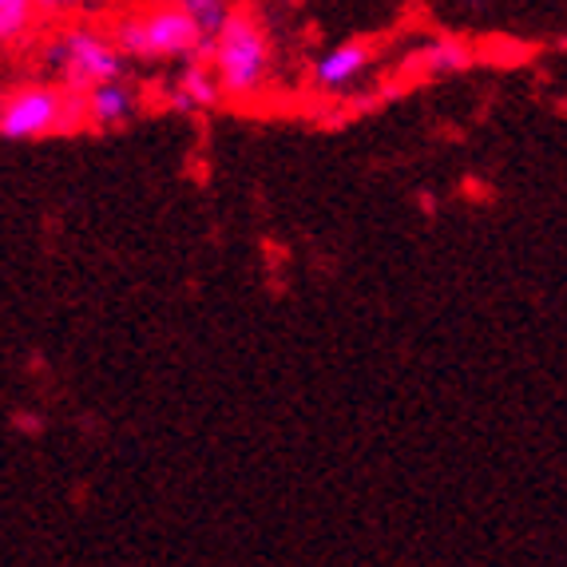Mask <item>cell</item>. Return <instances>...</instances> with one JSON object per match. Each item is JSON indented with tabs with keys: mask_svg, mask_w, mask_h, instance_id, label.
Here are the masks:
<instances>
[{
	"mask_svg": "<svg viewBox=\"0 0 567 567\" xmlns=\"http://www.w3.org/2000/svg\"><path fill=\"white\" fill-rule=\"evenodd\" d=\"M112 37L127 60H199L210 37L183 0H155L112 20Z\"/></svg>",
	"mask_w": 567,
	"mask_h": 567,
	"instance_id": "1",
	"label": "cell"
},
{
	"mask_svg": "<svg viewBox=\"0 0 567 567\" xmlns=\"http://www.w3.org/2000/svg\"><path fill=\"white\" fill-rule=\"evenodd\" d=\"M87 127V92L64 84H20L0 104V135L9 143H32Z\"/></svg>",
	"mask_w": 567,
	"mask_h": 567,
	"instance_id": "2",
	"label": "cell"
},
{
	"mask_svg": "<svg viewBox=\"0 0 567 567\" xmlns=\"http://www.w3.org/2000/svg\"><path fill=\"white\" fill-rule=\"evenodd\" d=\"M207 60L230 100L258 95L266 76H270V40H266L262 20L255 12L235 9L227 17V24L210 37Z\"/></svg>",
	"mask_w": 567,
	"mask_h": 567,
	"instance_id": "3",
	"label": "cell"
},
{
	"mask_svg": "<svg viewBox=\"0 0 567 567\" xmlns=\"http://www.w3.org/2000/svg\"><path fill=\"white\" fill-rule=\"evenodd\" d=\"M48 68L60 76V84L72 92H92L100 84H112L123 76V48L112 32H100L92 24H72L48 44Z\"/></svg>",
	"mask_w": 567,
	"mask_h": 567,
	"instance_id": "4",
	"label": "cell"
},
{
	"mask_svg": "<svg viewBox=\"0 0 567 567\" xmlns=\"http://www.w3.org/2000/svg\"><path fill=\"white\" fill-rule=\"evenodd\" d=\"M373 68V48L365 40H350V44L330 48L318 64H313V87L318 92H346L350 84H358Z\"/></svg>",
	"mask_w": 567,
	"mask_h": 567,
	"instance_id": "5",
	"label": "cell"
},
{
	"mask_svg": "<svg viewBox=\"0 0 567 567\" xmlns=\"http://www.w3.org/2000/svg\"><path fill=\"white\" fill-rule=\"evenodd\" d=\"M223 95L227 92H223V84H218L210 60L199 56V60H187V68H183V76H179V84H175V92H171V100H175V107H183V112H199V107H215Z\"/></svg>",
	"mask_w": 567,
	"mask_h": 567,
	"instance_id": "6",
	"label": "cell"
},
{
	"mask_svg": "<svg viewBox=\"0 0 567 567\" xmlns=\"http://www.w3.org/2000/svg\"><path fill=\"white\" fill-rule=\"evenodd\" d=\"M135 112V92L123 87L120 80L100 84L87 92V127H120Z\"/></svg>",
	"mask_w": 567,
	"mask_h": 567,
	"instance_id": "7",
	"label": "cell"
},
{
	"mask_svg": "<svg viewBox=\"0 0 567 567\" xmlns=\"http://www.w3.org/2000/svg\"><path fill=\"white\" fill-rule=\"evenodd\" d=\"M473 64V52L461 44V40H436L421 52V68L429 76H453V72H464Z\"/></svg>",
	"mask_w": 567,
	"mask_h": 567,
	"instance_id": "8",
	"label": "cell"
},
{
	"mask_svg": "<svg viewBox=\"0 0 567 567\" xmlns=\"http://www.w3.org/2000/svg\"><path fill=\"white\" fill-rule=\"evenodd\" d=\"M37 17V0H0V37H4V44L12 48L20 37H29Z\"/></svg>",
	"mask_w": 567,
	"mask_h": 567,
	"instance_id": "9",
	"label": "cell"
},
{
	"mask_svg": "<svg viewBox=\"0 0 567 567\" xmlns=\"http://www.w3.org/2000/svg\"><path fill=\"white\" fill-rule=\"evenodd\" d=\"M187 4V12L195 20H199V29L207 32V37H215L223 24H227V17L235 9H230V0H183Z\"/></svg>",
	"mask_w": 567,
	"mask_h": 567,
	"instance_id": "10",
	"label": "cell"
},
{
	"mask_svg": "<svg viewBox=\"0 0 567 567\" xmlns=\"http://www.w3.org/2000/svg\"><path fill=\"white\" fill-rule=\"evenodd\" d=\"M100 0H37L40 17H72V12L95 9Z\"/></svg>",
	"mask_w": 567,
	"mask_h": 567,
	"instance_id": "11",
	"label": "cell"
}]
</instances>
